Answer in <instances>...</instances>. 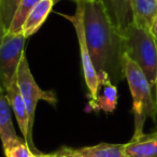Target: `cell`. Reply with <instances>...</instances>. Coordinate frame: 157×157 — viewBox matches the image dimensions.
Instances as JSON below:
<instances>
[{"label":"cell","mask_w":157,"mask_h":157,"mask_svg":"<svg viewBox=\"0 0 157 157\" xmlns=\"http://www.w3.org/2000/svg\"><path fill=\"white\" fill-rule=\"evenodd\" d=\"M21 0H0V17L2 20L6 29H9L12 18Z\"/></svg>","instance_id":"cell-16"},{"label":"cell","mask_w":157,"mask_h":157,"mask_svg":"<svg viewBox=\"0 0 157 157\" xmlns=\"http://www.w3.org/2000/svg\"><path fill=\"white\" fill-rule=\"evenodd\" d=\"M55 155H56V156H55V157H63V156H61V155H58L56 152H55Z\"/></svg>","instance_id":"cell-21"},{"label":"cell","mask_w":157,"mask_h":157,"mask_svg":"<svg viewBox=\"0 0 157 157\" xmlns=\"http://www.w3.org/2000/svg\"><path fill=\"white\" fill-rule=\"evenodd\" d=\"M123 73L127 80L132 97V113L135 118L133 137L142 135L147 117L156 122L157 101L155 100L147 78L139 66L126 54L123 55Z\"/></svg>","instance_id":"cell-2"},{"label":"cell","mask_w":157,"mask_h":157,"mask_svg":"<svg viewBox=\"0 0 157 157\" xmlns=\"http://www.w3.org/2000/svg\"><path fill=\"white\" fill-rule=\"evenodd\" d=\"M124 146L125 144L102 142L97 145L78 148L61 147L56 153L63 157H126L124 153Z\"/></svg>","instance_id":"cell-7"},{"label":"cell","mask_w":157,"mask_h":157,"mask_svg":"<svg viewBox=\"0 0 157 157\" xmlns=\"http://www.w3.org/2000/svg\"><path fill=\"white\" fill-rule=\"evenodd\" d=\"M6 94H7V97L10 101L12 111L14 112V115H15L16 121H17V125L20 127L21 132H22L23 137H24L25 142L28 144V139H29L28 112H27V107L24 101V98H23L20 88H18L17 78L6 90Z\"/></svg>","instance_id":"cell-9"},{"label":"cell","mask_w":157,"mask_h":157,"mask_svg":"<svg viewBox=\"0 0 157 157\" xmlns=\"http://www.w3.org/2000/svg\"><path fill=\"white\" fill-rule=\"evenodd\" d=\"M17 85L21 90L24 101L26 103L27 112H28V130H29V139H28V145L33 151L36 150L35 144H33V124H35V115H36V109L39 100H44L51 105H55L57 102L56 95L52 90H44L40 88L38 83L36 82L33 73L30 71V68L27 60L26 52L23 54L22 59H21L20 66L17 69ZM37 152V151H35Z\"/></svg>","instance_id":"cell-5"},{"label":"cell","mask_w":157,"mask_h":157,"mask_svg":"<svg viewBox=\"0 0 157 157\" xmlns=\"http://www.w3.org/2000/svg\"><path fill=\"white\" fill-rule=\"evenodd\" d=\"M122 38L123 52L142 70L157 101V42L150 30L133 23L123 33Z\"/></svg>","instance_id":"cell-3"},{"label":"cell","mask_w":157,"mask_h":157,"mask_svg":"<svg viewBox=\"0 0 157 157\" xmlns=\"http://www.w3.org/2000/svg\"><path fill=\"white\" fill-rule=\"evenodd\" d=\"M133 24L150 30L157 14L156 0H132Z\"/></svg>","instance_id":"cell-13"},{"label":"cell","mask_w":157,"mask_h":157,"mask_svg":"<svg viewBox=\"0 0 157 157\" xmlns=\"http://www.w3.org/2000/svg\"><path fill=\"white\" fill-rule=\"evenodd\" d=\"M76 2V10L73 15H66L61 14L66 20H68L72 24L75 30L76 37L78 41V48H80V56H81V63L82 70H83L84 80H85L86 86L90 92V105L93 110H96L97 98H98V93L101 86L105 84L112 82L110 80L109 75L105 73L99 74L94 67V63L90 58V52H88L87 44L85 40V30H84V20H83V6L80 0H75Z\"/></svg>","instance_id":"cell-4"},{"label":"cell","mask_w":157,"mask_h":157,"mask_svg":"<svg viewBox=\"0 0 157 157\" xmlns=\"http://www.w3.org/2000/svg\"><path fill=\"white\" fill-rule=\"evenodd\" d=\"M7 29H6L5 25H3L2 23V20H1V17H0V44H1V42H2L3 38L6 37V35H7Z\"/></svg>","instance_id":"cell-19"},{"label":"cell","mask_w":157,"mask_h":157,"mask_svg":"<svg viewBox=\"0 0 157 157\" xmlns=\"http://www.w3.org/2000/svg\"><path fill=\"white\" fill-rule=\"evenodd\" d=\"M102 2L112 24L123 35L133 23L132 0H102Z\"/></svg>","instance_id":"cell-8"},{"label":"cell","mask_w":157,"mask_h":157,"mask_svg":"<svg viewBox=\"0 0 157 157\" xmlns=\"http://www.w3.org/2000/svg\"><path fill=\"white\" fill-rule=\"evenodd\" d=\"M55 153H50V154H44V153H39V152H36L35 153V156L33 157H55Z\"/></svg>","instance_id":"cell-20"},{"label":"cell","mask_w":157,"mask_h":157,"mask_svg":"<svg viewBox=\"0 0 157 157\" xmlns=\"http://www.w3.org/2000/svg\"><path fill=\"white\" fill-rule=\"evenodd\" d=\"M124 153L126 157H157V130L132 137L125 143Z\"/></svg>","instance_id":"cell-11"},{"label":"cell","mask_w":157,"mask_h":157,"mask_svg":"<svg viewBox=\"0 0 157 157\" xmlns=\"http://www.w3.org/2000/svg\"><path fill=\"white\" fill-rule=\"evenodd\" d=\"M117 88L112 82L101 86L97 98L96 110H102L105 113H112L117 105Z\"/></svg>","instance_id":"cell-15"},{"label":"cell","mask_w":157,"mask_h":157,"mask_svg":"<svg viewBox=\"0 0 157 157\" xmlns=\"http://www.w3.org/2000/svg\"><path fill=\"white\" fill-rule=\"evenodd\" d=\"M52 1H53V2H54V3H56L57 1H59V0H52Z\"/></svg>","instance_id":"cell-22"},{"label":"cell","mask_w":157,"mask_h":157,"mask_svg":"<svg viewBox=\"0 0 157 157\" xmlns=\"http://www.w3.org/2000/svg\"><path fill=\"white\" fill-rule=\"evenodd\" d=\"M3 151H5L6 157H33L36 153L29 147L25 140L22 139L10 145L9 147L5 148Z\"/></svg>","instance_id":"cell-17"},{"label":"cell","mask_w":157,"mask_h":157,"mask_svg":"<svg viewBox=\"0 0 157 157\" xmlns=\"http://www.w3.org/2000/svg\"><path fill=\"white\" fill-rule=\"evenodd\" d=\"M83 6L85 40L94 67L111 81H120L123 73V38L112 24L102 0H80Z\"/></svg>","instance_id":"cell-1"},{"label":"cell","mask_w":157,"mask_h":157,"mask_svg":"<svg viewBox=\"0 0 157 157\" xmlns=\"http://www.w3.org/2000/svg\"><path fill=\"white\" fill-rule=\"evenodd\" d=\"M40 1L41 0H21L17 8H16V11L14 13L13 18H12L9 29H8V33H13V35L22 33V27L25 21L27 20L30 12Z\"/></svg>","instance_id":"cell-14"},{"label":"cell","mask_w":157,"mask_h":157,"mask_svg":"<svg viewBox=\"0 0 157 157\" xmlns=\"http://www.w3.org/2000/svg\"><path fill=\"white\" fill-rule=\"evenodd\" d=\"M150 31L153 37H154L155 41L157 42V14H156V16H155L154 21H153V24H152V26H151Z\"/></svg>","instance_id":"cell-18"},{"label":"cell","mask_w":157,"mask_h":157,"mask_svg":"<svg viewBox=\"0 0 157 157\" xmlns=\"http://www.w3.org/2000/svg\"><path fill=\"white\" fill-rule=\"evenodd\" d=\"M55 3L52 0H41L30 12L27 20L22 27V33L25 38H29L35 35L44 24L48 14L52 12Z\"/></svg>","instance_id":"cell-12"},{"label":"cell","mask_w":157,"mask_h":157,"mask_svg":"<svg viewBox=\"0 0 157 157\" xmlns=\"http://www.w3.org/2000/svg\"><path fill=\"white\" fill-rule=\"evenodd\" d=\"M74 1H75V0H74Z\"/></svg>","instance_id":"cell-23"},{"label":"cell","mask_w":157,"mask_h":157,"mask_svg":"<svg viewBox=\"0 0 157 157\" xmlns=\"http://www.w3.org/2000/svg\"><path fill=\"white\" fill-rule=\"evenodd\" d=\"M156 1H157V0H156Z\"/></svg>","instance_id":"cell-24"},{"label":"cell","mask_w":157,"mask_h":157,"mask_svg":"<svg viewBox=\"0 0 157 157\" xmlns=\"http://www.w3.org/2000/svg\"><path fill=\"white\" fill-rule=\"evenodd\" d=\"M12 108L6 94V90L0 87V139L3 150L15 142L20 141L12 122Z\"/></svg>","instance_id":"cell-10"},{"label":"cell","mask_w":157,"mask_h":157,"mask_svg":"<svg viewBox=\"0 0 157 157\" xmlns=\"http://www.w3.org/2000/svg\"><path fill=\"white\" fill-rule=\"evenodd\" d=\"M26 38L23 33H7L0 44V87L6 90L16 78L21 59L25 53Z\"/></svg>","instance_id":"cell-6"}]
</instances>
